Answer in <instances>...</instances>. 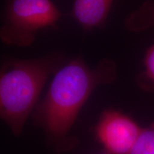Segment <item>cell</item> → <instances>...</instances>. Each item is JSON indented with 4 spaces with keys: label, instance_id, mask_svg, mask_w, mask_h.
I'll use <instances>...</instances> for the list:
<instances>
[{
    "label": "cell",
    "instance_id": "obj_8",
    "mask_svg": "<svg viewBox=\"0 0 154 154\" xmlns=\"http://www.w3.org/2000/svg\"><path fill=\"white\" fill-rule=\"evenodd\" d=\"M128 154H154V124L142 129Z\"/></svg>",
    "mask_w": 154,
    "mask_h": 154
},
{
    "label": "cell",
    "instance_id": "obj_4",
    "mask_svg": "<svg viewBox=\"0 0 154 154\" xmlns=\"http://www.w3.org/2000/svg\"><path fill=\"white\" fill-rule=\"evenodd\" d=\"M142 129L124 113L109 109L101 113L95 133L108 153L128 154Z\"/></svg>",
    "mask_w": 154,
    "mask_h": 154
},
{
    "label": "cell",
    "instance_id": "obj_7",
    "mask_svg": "<svg viewBox=\"0 0 154 154\" xmlns=\"http://www.w3.org/2000/svg\"><path fill=\"white\" fill-rule=\"evenodd\" d=\"M143 63L144 69L136 77V82L143 89L154 90V44L146 51Z\"/></svg>",
    "mask_w": 154,
    "mask_h": 154
},
{
    "label": "cell",
    "instance_id": "obj_6",
    "mask_svg": "<svg viewBox=\"0 0 154 154\" xmlns=\"http://www.w3.org/2000/svg\"><path fill=\"white\" fill-rule=\"evenodd\" d=\"M125 27L131 32H141L154 29V0H149L130 13L124 21Z\"/></svg>",
    "mask_w": 154,
    "mask_h": 154
},
{
    "label": "cell",
    "instance_id": "obj_5",
    "mask_svg": "<svg viewBox=\"0 0 154 154\" xmlns=\"http://www.w3.org/2000/svg\"><path fill=\"white\" fill-rule=\"evenodd\" d=\"M113 0H75L71 17L86 32L103 28Z\"/></svg>",
    "mask_w": 154,
    "mask_h": 154
},
{
    "label": "cell",
    "instance_id": "obj_9",
    "mask_svg": "<svg viewBox=\"0 0 154 154\" xmlns=\"http://www.w3.org/2000/svg\"><path fill=\"white\" fill-rule=\"evenodd\" d=\"M106 154H109V153H106Z\"/></svg>",
    "mask_w": 154,
    "mask_h": 154
},
{
    "label": "cell",
    "instance_id": "obj_2",
    "mask_svg": "<svg viewBox=\"0 0 154 154\" xmlns=\"http://www.w3.org/2000/svg\"><path fill=\"white\" fill-rule=\"evenodd\" d=\"M63 51H53L32 59L9 58L0 70V116L16 136L38 103L44 85L66 63Z\"/></svg>",
    "mask_w": 154,
    "mask_h": 154
},
{
    "label": "cell",
    "instance_id": "obj_1",
    "mask_svg": "<svg viewBox=\"0 0 154 154\" xmlns=\"http://www.w3.org/2000/svg\"><path fill=\"white\" fill-rule=\"evenodd\" d=\"M117 63L101 59L89 66L82 57L66 61L54 75L47 93L33 112L34 122L50 139L66 140L79 111L91 94L118 79Z\"/></svg>",
    "mask_w": 154,
    "mask_h": 154
},
{
    "label": "cell",
    "instance_id": "obj_3",
    "mask_svg": "<svg viewBox=\"0 0 154 154\" xmlns=\"http://www.w3.org/2000/svg\"><path fill=\"white\" fill-rule=\"evenodd\" d=\"M61 17L51 0H9L2 16L0 39L7 45L28 47L40 30L57 27Z\"/></svg>",
    "mask_w": 154,
    "mask_h": 154
}]
</instances>
